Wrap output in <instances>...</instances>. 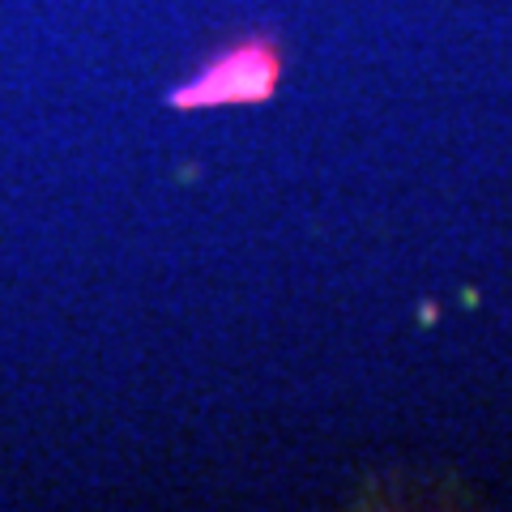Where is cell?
I'll return each mask as SVG.
<instances>
[{
    "instance_id": "6da1fadb",
    "label": "cell",
    "mask_w": 512,
    "mask_h": 512,
    "mask_svg": "<svg viewBox=\"0 0 512 512\" xmlns=\"http://www.w3.org/2000/svg\"><path fill=\"white\" fill-rule=\"evenodd\" d=\"M274 82V64L265 60V52H239L231 60L214 64L210 73L197 82V90L184 94V103H227V99H252Z\"/></svg>"
}]
</instances>
